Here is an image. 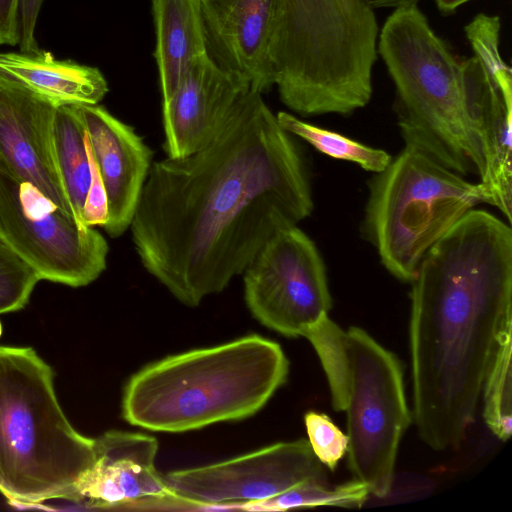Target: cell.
Segmentation results:
<instances>
[{"instance_id":"ac0fdd59","label":"cell","mask_w":512,"mask_h":512,"mask_svg":"<svg viewBox=\"0 0 512 512\" xmlns=\"http://www.w3.org/2000/svg\"><path fill=\"white\" fill-rule=\"evenodd\" d=\"M0 74L54 104H98L108 92L99 69L71 60H57L49 52H0Z\"/></svg>"},{"instance_id":"ffe728a7","label":"cell","mask_w":512,"mask_h":512,"mask_svg":"<svg viewBox=\"0 0 512 512\" xmlns=\"http://www.w3.org/2000/svg\"><path fill=\"white\" fill-rule=\"evenodd\" d=\"M54 133L59 168L72 211L75 219L83 224L82 212L92 170L89 141L77 104L57 106Z\"/></svg>"},{"instance_id":"d4e9b609","label":"cell","mask_w":512,"mask_h":512,"mask_svg":"<svg viewBox=\"0 0 512 512\" xmlns=\"http://www.w3.org/2000/svg\"><path fill=\"white\" fill-rule=\"evenodd\" d=\"M308 441L317 459L334 471L347 453L348 437L324 413L309 411L304 416Z\"/></svg>"},{"instance_id":"e0dca14e","label":"cell","mask_w":512,"mask_h":512,"mask_svg":"<svg viewBox=\"0 0 512 512\" xmlns=\"http://www.w3.org/2000/svg\"><path fill=\"white\" fill-rule=\"evenodd\" d=\"M94 439V463L79 483V502L109 508L150 499L179 501L156 470L155 437L110 430Z\"/></svg>"},{"instance_id":"4316f807","label":"cell","mask_w":512,"mask_h":512,"mask_svg":"<svg viewBox=\"0 0 512 512\" xmlns=\"http://www.w3.org/2000/svg\"><path fill=\"white\" fill-rule=\"evenodd\" d=\"M18 0H0V45L18 44Z\"/></svg>"},{"instance_id":"6da1fadb","label":"cell","mask_w":512,"mask_h":512,"mask_svg":"<svg viewBox=\"0 0 512 512\" xmlns=\"http://www.w3.org/2000/svg\"><path fill=\"white\" fill-rule=\"evenodd\" d=\"M252 88L198 151L151 165L130 229L144 268L198 306L242 274L279 229L313 210L296 143Z\"/></svg>"},{"instance_id":"3957f363","label":"cell","mask_w":512,"mask_h":512,"mask_svg":"<svg viewBox=\"0 0 512 512\" xmlns=\"http://www.w3.org/2000/svg\"><path fill=\"white\" fill-rule=\"evenodd\" d=\"M281 346L259 335L171 355L125 385L122 416L133 426L178 433L257 413L286 382Z\"/></svg>"},{"instance_id":"7c38bea8","label":"cell","mask_w":512,"mask_h":512,"mask_svg":"<svg viewBox=\"0 0 512 512\" xmlns=\"http://www.w3.org/2000/svg\"><path fill=\"white\" fill-rule=\"evenodd\" d=\"M179 501L218 509L263 500L308 481H327L308 439L279 442L204 466L163 476Z\"/></svg>"},{"instance_id":"f546056e","label":"cell","mask_w":512,"mask_h":512,"mask_svg":"<svg viewBox=\"0 0 512 512\" xmlns=\"http://www.w3.org/2000/svg\"><path fill=\"white\" fill-rule=\"evenodd\" d=\"M1 335H2V324L0 322V337H1Z\"/></svg>"},{"instance_id":"5bb4252c","label":"cell","mask_w":512,"mask_h":512,"mask_svg":"<svg viewBox=\"0 0 512 512\" xmlns=\"http://www.w3.org/2000/svg\"><path fill=\"white\" fill-rule=\"evenodd\" d=\"M250 89L208 53L194 59L176 91L162 102L167 157L183 158L207 145Z\"/></svg>"},{"instance_id":"9c48e42d","label":"cell","mask_w":512,"mask_h":512,"mask_svg":"<svg viewBox=\"0 0 512 512\" xmlns=\"http://www.w3.org/2000/svg\"><path fill=\"white\" fill-rule=\"evenodd\" d=\"M0 237L41 280L83 287L107 266L109 246L99 231L79 223L36 187L1 169Z\"/></svg>"},{"instance_id":"4fadbf2b","label":"cell","mask_w":512,"mask_h":512,"mask_svg":"<svg viewBox=\"0 0 512 512\" xmlns=\"http://www.w3.org/2000/svg\"><path fill=\"white\" fill-rule=\"evenodd\" d=\"M56 108L0 74V169L30 183L75 219L56 153Z\"/></svg>"},{"instance_id":"d6986e66","label":"cell","mask_w":512,"mask_h":512,"mask_svg":"<svg viewBox=\"0 0 512 512\" xmlns=\"http://www.w3.org/2000/svg\"><path fill=\"white\" fill-rule=\"evenodd\" d=\"M162 102L179 86L194 59L207 54L199 0H152Z\"/></svg>"},{"instance_id":"52a82bcc","label":"cell","mask_w":512,"mask_h":512,"mask_svg":"<svg viewBox=\"0 0 512 512\" xmlns=\"http://www.w3.org/2000/svg\"><path fill=\"white\" fill-rule=\"evenodd\" d=\"M377 51L395 86L394 111L405 146L449 170L480 175L465 108L464 61L431 28L417 5L394 8Z\"/></svg>"},{"instance_id":"7402d4cb","label":"cell","mask_w":512,"mask_h":512,"mask_svg":"<svg viewBox=\"0 0 512 512\" xmlns=\"http://www.w3.org/2000/svg\"><path fill=\"white\" fill-rule=\"evenodd\" d=\"M276 117L284 130L304 139L319 152L335 159L356 163L364 170L380 173L392 160L391 156L382 149L364 145L337 132L314 126L287 112H278Z\"/></svg>"},{"instance_id":"f1b7e54d","label":"cell","mask_w":512,"mask_h":512,"mask_svg":"<svg viewBox=\"0 0 512 512\" xmlns=\"http://www.w3.org/2000/svg\"><path fill=\"white\" fill-rule=\"evenodd\" d=\"M468 1L470 0H435L437 8L445 14L454 12L459 6Z\"/></svg>"},{"instance_id":"30bf717a","label":"cell","mask_w":512,"mask_h":512,"mask_svg":"<svg viewBox=\"0 0 512 512\" xmlns=\"http://www.w3.org/2000/svg\"><path fill=\"white\" fill-rule=\"evenodd\" d=\"M473 56L464 60L465 108L487 203L512 221V72L500 53L501 21L477 14L464 28Z\"/></svg>"},{"instance_id":"ba28073f","label":"cell","mask_w":512,"mask_h":512,"mask_svg":"<svg viewBox=\"0 0 512 512\" xmlns=\"http://www.w3.org/2000/svg\"><path fill=\"white\" fill-rule=\"evenodd\" d=\"M478 203H487L479 182L405 146L370 182L365 230L384 267L412 282L426 252Z\"/></svg>"},{"instance_id":"8992f818","label":"cell","mask_w":512,"mask_h":512,"mask_svg":"<svg viewBox=\"0 0 512 512\" xmlns=\"http://www.w3.org/2000/svg\"><path fill=\"white\" fill-rule=\"evenodd\" d=\"M302 337L320 360L333 409L346 414L354 479L370 494L388 496L400 441L411 422L399 359L362 328L343 329L328 314Z\"/></svg>"},{"instance_id":"8fae6325","label":"cell","mask_w":512,"mask_h":512,"mask_svg":"<svg viewBox=\"0 0 512 512\" xmlns=\"http://www.w3.org/2000/svg\"><path fill=\"white\" fill-rule=\"evenodd\" d=\"M243 274L245 302L253 317L286 337L302 336L332 308L323 259L297 225L276 231Z\"/></svg>"},{"instance_id":"2e32d148","label":"cell","mask_w":512,"mask_h":512,"mask_svg":"<svg viewBox=\"0 0 512 512\" xmlns=\"http://www.w3.org/2000/svg\"><path fill=\"white\" fill-rule=\"evenodd\" d=\"M107 199L103 228L113 238L129 227L152 165V150L128 124L98 104L78 105Z\"/></svg>"},{"instance_id":"9a60e30c","label":"cell","mask_w":512,"mask_h":512,"mask_svg":"<svg viewBox=\"0 0 512 512\" xmlns=\"http://www.w3.org/2000/svg\"><path fill=\"white\" fill-rule=\"evenodd\" d=\"M207 53L253 90L273 85L269 48L278 0H199Z\"/></svg>"},{"instance_id":"83f0119b","label":"cell","mask_w":512,"mask_h":512,"mask_svg":"<svg viewBox=\"0 0 512 512\" xmlns=\"http://www.w3.org/2000/svg\"><path fill=\"white\" fill-rule=\"evenodd\" d=\"M374 9L397 8L404 5H417L420 0H369Z\"/></svg>"},{"instance_id":"277c9868","label":"cell","mask_w":512,"mask_h":512,"mask_svg":"<svg viewBox=\"0 0 512 512\" xmlns=\"http://www.w3.org/2000/svg\"><path fill=\"white\" fill-rule=\"evenodd\" d=\"M377 36L369 0H278L269 57L281 101L302 116L365 107Z\"/></svg>"},{"instance_id":"484cf974","label":"cell","mask_w":512,"mask_h":512,"mask_svg":"<svg viewBox=\"0 0 512 512\" xmlns=\"http://www.w3.org/2000/svg\"><path fill=\"white\" fill-rule=\"evenodd\" d=\"M44 0H18V45L20 52L41 51L35 39L37 18Z\"/></svg>"},{"instance_id":"603a6c76","label":"cell","mask_w":512,"mask_h":512,"mask_svg":"<svg viewBox=\"0 0 512 512\" xmlns=\"http://www.w3.org/2000/svg\"><path fill=\"white\" fill-rule=\"evenodd\" d=\"M511 346L509 337L494 358L482 393L485 422L502 441H507L512 431Z\"/></svg>"},{"instance_id":"5b68a950","label":"cell","mask_w":512,"mask_h":512,"mask_svg":"<svg viewBox=\"0 0 512 512\" xmlns=\"http://www.w3.org/2000/svg\"><path fill=\"white\" fill-rule=\"evenodd\" d=\"M54 376L33 348L0 345V494L10 502H79L94 463L95 439L66 417Z\"/></svg>"},{"instance_id":"7a4b0ae2","label":"cell","mask_w":512,"mask_h":512,"mask_svg":"<svg viewBox=\"0 0 512 512\" xmlns=\"http://www.w3.org/2000/svg\"><path fill=\"white\" fill-rule=\"evenodd\" d=\"M411 283L414 421L430 448L456 449L512 337L511 225L471 209L426 252Z\"/></svg>"},{"instance_id":"cb8c5ba5","label":"cell","mask_w":512,"mask_h":512,"mask_svg":"<svg viewBox=\"0 0 512 512\" xmlns=\"http://www.w3.org/2000/svg\"><path fill=\"white\" fill-rule=\"evenodd\" d=\"M40 280L35 269L0 237V314L23 309Z\"/></svg>"},{"instance_id":"44dd1931","label":"cell","mask_w":512,"mask_h":512,"mask_svg":"<svg viewBox=\"0 0 512 512\" xmlns=\"http://www.w3.org/2000/svg\"><path fill=\"white\" fill-rule=\"evenodd\" d=\"M369 495L368 487L355 479L337 486H331L328 481H308L267 499L234 503L233 509L285 511L314 506L354 508L361 507Z\"/></svg>"}]
</instances>
